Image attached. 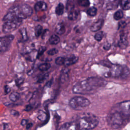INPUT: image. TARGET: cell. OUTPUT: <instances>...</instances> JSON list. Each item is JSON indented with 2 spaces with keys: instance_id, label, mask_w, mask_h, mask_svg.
Instances as JSON below:
<instances>
[{
  "instance_id": "4",
  "label": "cell",
  "mask_w": 130,
  "mask_h": 130,
  "mask_svg": "<svg viewBox=\"0 0 130 130\" xmlns=\"http://www.w3.org/2000/svg\"><path fill=\"white\" fill-rule=\"evenodd\" d=\"M98 117L90 113L80 114L77 118V122L81 129L90 130L94 128L99 124Z\"/></svg>"
},
{
  "instance_id": "45",
  "label": "cell",
  "mask_w": 130,
  "mask_h": 130,
  "mask_svg": "<svg viewBox=\"0 0 130 130\" xmlns=\"http://www.w3.org/2000/svg\"><path fill=\"white\" fill-rule=\"evenodd\" d=\"M9 128V124L7 123L4 124V130H7Z\"/></svg>"
},
{
  "instance_id": "21",
  "label": "cell",
  "mask_w": 130,
  "mask_h": 130,
  "mask_svg": "<svg viewBox=\"0 0 130 130\" xmlns=\"http://www.w3.org/2000/svg\"><path fill=\"white\" fill-rule=\"evenodd\" d=\"M20 94L16 91L12 92L9 95L10 100L12 102H16L20 98Z\"/></svg>"
},
{
  "instance_id": "14",
  "label": "cell",
  "mask_w": 130,
  "mask_h": 130,
  "mask_svg": "<svg viewBox=\"0 0 130 130\" xmlns=\"http://www.w3.org/2000/svg\"><path fill=\"white\" fill-rule=\"evenodd\" d=\"M47 9V5L46 4L42 1L37 2L35 5V10L36 12L44 11Z\"/></svg>"
},
{
  "instance_id": "6",
  "label": "cell",
  "mask_w": 130,
  "mask_h": 130,
  "mask_svg": "<svg viewBox=\"0 0 130 130\" xmlns=\"http://www.w3.org/2000/svg\"><path fill=\"white\" fill-rule=\"evenodd\" d=\"M22 20L14 19L5 21L3 25V31L5 33L11 32L17 28L22 23Z\"/></svg>"
},
{
  "instance_id": "25",
  "label": "cell",
  "mask_w": 130,
  "mask_h": 130,
  "mask_svg": "<svg viewBox=\"0 0 130 130\" xmlns=\"http://www.w3.org/2000/svg\"><path fill=\"white\" fill-rule=\"evenodd\" d=\"M50 67H51V66L49 63H44L41 64L39 66L38 69L41 71H47L48 70H49L50 69Z\"/></svg>"
},
{
  "instance_id": "39",
  "label": "cell",
  "mask_w": 130,
  "mask_h": 130,
  "mask_svg": "<svg viewBox=\"0 0 130 130\" xmlns=\"http://www.w3.org/2000/svg\"><path fill=\"white\" fill-rule=\"evenodd\" d=\"M10 113H11L12 115H13V116H19V112H18V111H16V110H11Z\"/></svg>"
},
{
  "instance_id": "26",
  "label": "cell",
  "mask_w": 130,
  "mask_h": 130,
  "mask_svg": "<svg viewBox=\"0 0 130 130\" xmlns=\"http://www.w3.org/2000/svg\"><path fill=\"white\" fill-rule=\"evenodd\" d=\"M87 14L91 17H94L95 16L96 14H97V9L96 8L92 7L89 8L87 11Z\"/></svg>"
},
{
  "instance_id": "34",
  "label": "cell",
  "mask_w": 130,
  "mask_h": 130,
  "mask_svg": "<svg viewBox=\"0 0 130 130\" xmlns=\"http://www.w3.org/2000/svg\"><path fill=\"white\" fill-rule=\"evenodd\" d=\"M58 51L57 49L53 48V49H51L49 50V51H48L47 53L49 55H54L57 54L58 53Z\"/></svg>"
},
{
  "instance_id": "2",
  "label": "cell",
  "mask_w": 130,
  "mask_h": 130,
  "mask_svg": "<svg viewBox=\"0 0 130 130\" xmlns=\"http://www.w3.org/2000/svg\"><path fill=\"white\" fill-rule=\"evenodd\" d=\"M32 13V9L30 6L26 4L18 5L11 8L3 18L4 21L14 19H24L30 17Z\"/></svg>"
},
{
  "instance_id": "15",
  "label": "cell",
  "mask_w": 130,
  "mask_h": 130,
  "mask_svg": "<svg viewBox=\"0 0 130 130\" xmlns=\"http://www.w3.org/2000/svg\"><path fill=\"white\" fill-rule=\"evenodd\" d=\"M79 11L73 9L69 11L68 14V18L71 20H75L78 17Z\"/></svg>"
},
{
  "instance_id": "17",
  "label": "cell",
  "mask_w": 130,
  "mask_h": 130,
  "mask_svg": "<svg viewBox=\"0 0 130 130\" xmlns=\"http://www.w3.org/2000/svg\"><path fill=\"white\" fill-rule=\"evenodd\" d=\"M129 73L130 71L128 67H127L126 66H123L122 73L120 78L122 79H125L128 77V76L129 75Z\"/></svg>"
},
{
  "instance_id": "5",
  "label": "cell",
  "mask_w": 130,
  "mask_h": 130,
  "mask_svg": "<svg viewBox=\"0 0 130 130\" xmlns=\"http://www.w3.org/2000/svg\"><path fill=\"white\" fill-rule=\"evenodd\" d=\"M90 104V102L88 99L81 96H74L72 98L69 102L70 106L72 109L76 110H79L87 107Z\"/></svg>"
},
{
  "instance_id": "29",
  "label": "cell",
  "mask_w": 130,
  "mask_h": 130,
  "mask_svg": "<svg viewBox=\"0 0 130 130\" xmlns=\"http://www.w3.org/2000/svg\"><path fill=\"white\" fill-rule=\"evenodd\" d=\"M78 4L82 7H87L90 5L89 0H78Z\"/></svg>"
},
{
  "instance_id": "23",
  "label": "cell",
  "mask_w": 130,
  "mask_h": 130,
  "mask_svg": "<svg viewBox=\"0 0 130 130\" xmlns=\"http://www.w3.org/2000/svg\"><path fill=\"white\" fill-rule=\"evenodd\" d=\"M68 71L69 70L67 69H65L64 70L62 71L60 76V80L62 83L64 82L68 79V77H69Z\"/></svg>"
},
{
  "instance_id": "18",
  "label": "cell",
  "mask_w": 130,
  "mask_h": 130,
  "mask_svg": "<svg viewBox=\"0 0 130 130\" xmlns=\"http://www.w3.org/2000/svg\"><path fill=\"white\" fill-rule=\"evenodd\" d=\"M60 38L56 35H52L49 39V43L52 45H56L58 44Z\"/></svg>"
},
{
  "instance_id": "8",
  "label": "cell",
  "mask_w": 130,
  "mask_h": 130,
  "mask_svg": "<svg viewBox=\"0 0 130 130\" xmlns=\"http://www.w3.org/2000/svg\"><path fill=\"white\" fill-rule=\"evenodd\" d=\"M114 107L123 114L130 118V100L120 102Z\"/></svg>"
},
{
  "instance_id": "7",
  "label": "cell",
  "mask_w": 130,
  "mask_h": 130,
  "mask_svg": "<svg viewBox=\"0 0 130 130\" xmlns=\"http://www.w3.org/2000/svg\"><path fill=\"white\" fill-rule=\"evenodd\" d=\"M14 39V36L12 35L2 37L0 39V50L1 52L7 51Z\"/></svg>"
},
{
  "instance_id": "27",
  "label": "cell",
  "mask_w": 130,
  "mask_h": 130,
  "mask_svg": "<svg viewBox=\"0 0 130 130\" xmlns=\"http://www.w3.org/2000/svg\"><path fill=\"white\" fill-rule=\"evenodd\" d=\"M43 27L40 25H38L35 28V36L36 37H39L42 32Z\"/></svg>"
},
{
  "instance_id": "33",
  "label": "cell",
  "mask_w": 130,
  "mask_h": 130,
  "mask_svg": "<svg viewBox=\"0 0 130 130\" xmlns=\"http://www.w3.org/2000/svg\"><path fill=\"white\" fill-rule=\"evenodd\" d=\"M46 115L44 112L42 111H39L38 115V119H39L40 120H45L46 119Z\"/></svg>"
},
{
  "instance_id": "30",
  "label": "cell",
  "mask_w": 130,
  "mask_h": 130,
  "mask_svg": "<svg viewBox=\"0 0 130 130\" xmlns=\"http://www.w3.org/2000/svg\"><path fill=\"white\" fill-rule=\"evenodd\" d=\"M20 32L21 35H22V39L24 41H26L27 40L28 38L27 36V33H26V30L25 28H22L21 29H20Z\"/></svg>"
},
{
  "instance_id": "32",
  "label": "cell",
  "mask_w": 130,
  "mask_h": 130,
  "mask_svg": "<svg viewBox=\"0 0 130 130\" xmlns=\"http://www.w3.org/2000/svg\"><path fill=\"white\" fill-rule=\"evenodd\" d=\"M103 37V33L102 31H100L95 34L94 35V39L98 41H100Z\"/></svg>"
},
{
  "instance_id": "12",
  "label": "cell",
  "mask_w": 130,
  "mask_h": 130,
  "mask_svg": "<svg viewBox=\"0 0 130 130\" xmlns=\"http://www.w3.org/2000/svg\"><path fill=\"white\" fill-rule=\"evenodd\" d=\"M118 45V46L122 49H124L127 47L128 45V41L127 40V37L124 33H122L120 35V40Z\"/></svg>"
},
{
  "instance_id": "40",
  "label": "cell",
  "mask_w": 130,
  "mask_h": 130,
  "mask_svg": "<svg viewBox=\"0 0 130 130\" xmlns=\"http://www.w3.org/2000/svg\"><path fill=\"white\" fill-rule=\"evenodd\" d=\"M23 81H24V79L23 78H19V79H17L16 81V84L17 85H19V84H21V83H22Z\"/></svg>"
},
{
  "instance_id": "28",
  "label": "cell",
  "mask_w": 130,
  "mask_h": 130,
  "mask_svg": "<svg viewBox=\"0 0 130 130\" xmlns=\"http://www.w3.org/2000/svg\"><path fill=\"white\" fill-rule=\"evenodd\" d=\"M67 9L69 11L74 9V3L73 0H69L67 4Z\"/></svg>"
},
{
  "instance_id": "13",
  "label": "cell",
  "mask_w": 130,
  "mask_h": 130,
  "mask_svg": "<svg viewBox=\"0 0 130 130\" xmlns=\"http://www.w3.org/2000/svg\"><path fill=\"white\" fill-rule=\"evenodd\" d=\"M78 60V57L75 56H71L70 57L65 58L63 66L65 67H68L76 63Z\"/></svg>"
},
{
  "instance_id": "11",
  "label": "cell",
  "mask_w": 130,
  "mask_h": 130,
  "mask_svg": "<svg viewBox=\"0 0 130 130\" xmlns=\"http://www.w3.org/2000/svg\"><path fill=\"white\" fill-rule=\"evenodd\" d=\"M104 22V21L103 19H99L96 21L93 22L90 27V30L93 32H95L100 30L103 26Z\"/></svg>"
},
{
  "instance_id": "42",
  "label": "cell",
  "mask_w": 130,
  "mask_h": 130,
  "mask_svg": "<svg viewBox=\"0 0 130 130\" xmlns=\"http://www.w3.org/2000/svg\"><path fill=\"white\" fill-rule=\"evenodd\" d=\"M110 44H106L104 46V49L105 50H108L110 48Z\"/></svg>"
},
{
  "instance_id": "38",
  "label": "cell",
  "mask_w": 130,
  "mask_h": 130,
  "mask_svg": "<svg viewBox=\"0 0 130 130\" xmlns=\"http://www.w3.org/2000/svg\"><path fill=\"white\" fill-rule=\"evenodd\" d=\"M4 91H5V93L6 94H8L11 91V88L8 85H5L4 86Z\"/></svg>"
},
{
  "instance_id": "19",
  "label": "cell",
  "mask_w": 130,
  "mask_h": 130,
  "mask_svg": "<svg viewBox=\"0 0 130 130\" xmlns=\"http://www.w3.org/2000/svg\"><path fill=\"white\" fill-rule=\"evenodd\" d=\"M64 6L62 3H59L55 9V13L57 15L59 16L63 13Z\"/></svg>"
},
{
  "instance_id": "41",
  "label": "cell",
  "mask_w": 130,
  "mask_h": 130,
  "mask_svg": "<svg viewBox=\"0 0 130 130\" xmlns=\"http://www.w3.org/2000/svg\"><path fill=\"white\" fill-rule=\"evenodd\" d=\"M32 106H31V105H27V106H26V107H25V111H30L31 109H32Z\"/></svg>"
},
{
  "instance_id": "35",
  "label": "cell",
  "mask_w": 130,
  "mask_h": 130,
  "mask_svg": "<svg viewBox=\"0 0 130 130\" xmlns=\"http://www.w3.org/2000/svg\"><path fill=\"white\" fill-rule=\"evenodd\" d=\"M48 77V73H46V74H44L43 75H42V76H41V77L38 79V83H41V82H42L44 81Z\"/></svg>"
},
{
  "instance_id": "36",
  "label": "cell",
  "mask_w": 130,
  "mask_h": 130,
  "mask_svg": "<svg viewBox=\"0 0 130 130\" xmlns=\"http://www.w3.org/2000/svg\"><path fill=\"white\" fill-rule=\"evenodd\" d=\"M46 47H41L39 49V51H38L37 57H39L40 56L42 55L43 54V53L44 52V51L46 50Z\"/></svg>"
},
{
  "instance_id": "31",
  "label": "cell",
  "mask_w": 130,
  "mask_h": 130,
  "mask_svg": "<svg viewBox=\"0 0 130 130\" xmlns=\"http://www.w3.org/2000/svg\"><path fill=\"white\" fill-rule=\"evenodd\" d=\"M65 58L62 57H58L55 59V63L57 65H63Z\"/></svg>"
},
{
  "instance_id": "10",
  "label": "cell",
  "mask_w": 130,
  "mask_h": 130,
  "mask_svg": "<svg viewBox=\"0 0 130 130\" xmlns=\"http://www.w3.org/2000/svg\"><path fill=\"white\" fill-rule=\"evenodd\" d=\"M58 130H81V129L77 122H70L63 124Z\"/></svg>"
},
{
  "instance_id": "37",
  "label": "cell",
  "mask_w": 130,
  "mask_h": 130,
  "mask_svg": "<svg viewBox=\"0 0 130 130\" xmlns=\"http://www.w3.org/2000/svg\"><path fill=\"white\" fill-rule=\"evenodd\" d=\"M126 24L125 23V21H120L119 23H118V28H123L125 27Z\"/></svg>"
},
{
  "instance_id": "43",
  "label": "cell",
  "mask_w": 130,
  "mask_h": 130,
  "mask_svg": "<svg viewBox=\"0 0 130 130\" xmlns=\"http://www.w3.org/2000/svg\"><path fill=\"white\" fill-rule=\"evenodd\" d=\"M27 120H26V119H22L21 121V124L23 126L26 125L27 124Z\"/></svg>"
},
{
  "instance_id": "9",
  "label": "cell",
  "mask_w": 130,
  "mask_h": 130,
  "mask_svg": "<svg viewBox=\"0 0 130 130\" xmlns=\"http://www.w3.org/2000/svg\"><path fill=\"white\" fill-rule=\"evenodd\" d=\"M123 66L114 64L112 65L110 67L109 72V76L113 77H120L122 71L123 70Z\"/></svg>"
},
{
  "instance_id": "1",
  "label": "cell",
  "mask_w": 130,
  "mask_h": 130,
  "mask_svg": "<svg viewBox=\"0 0 130 130\" xmlns=\"http://www.w3.org/2000/svg\"><path fill=\"white\" fill-rule=\"evenodd\" d=\"M106 81L99 77H92L77 83L73 87V92L76 94H88L98 88L104 86Z\"/></svg>"
},
{
  "instance_id": "44",
  "label": "cell",
  "mask_w": 130,
  "mask_h": 130,
  "mask_svg": "<svg viewBox=\"0 0 130 130\" xmlns=\"http://www.w3.org/2000/svg\"><path fill=\"white\" fill-rule=\"evenodd\" d=\"M32 126V123H29L27 124H26V129H29Z\"/></svg>"
},
{
  "instance_id": "46",
  "label": "cell",
  "mask_w": 130,
  "mask_h": 130,
  "mask_svg": "<svg viewBox=\"0 0 130 130\" xmlns=\"http://www.w3.org/2000/svg\"><path fill=\"white\" fill-rule=\"evenodd\" d=\"M52 80H51L49 82H48L47 84H46V86H47L48 87H50L52 84Z\"/></svg>"
},
{
  "instance_id": "20",
  "label": "cell",
  "mask_w": 130,
  "mask_h": 130,
  "mask_svg": "<svg viewBox=\"0 0 130 130\" xmlns=\"http://www.w3.org/2000/svg\"><path fill=\"white\" fill-rule=\"evenodd\" d=\"M55 31H56V33L59 35H62V34H64L66 31L64 25L61 23L58 24L56 27Z\"/></svg>"
},
{
  "instance_id": "22",
  "label": "cell",
  "mask_w": 130,
  "mask_h": 130,
  "mask_svg": "<svg viewBox=\"0 0 130 130\" xmlns=\"http://www.w3.org/2000/svg\"><path fill=\"white\" fill-rule=\"evenodd\" d=\"M118 4V0H109L107 4V7L108 9H114V8L116 7Z\"/></svg>"
},
{
  "instance_id": "24",
  "label": "cell",
  "mask_w": 130,
  "mask_h": 130,
  "mask_svg": "<svg viewBox=\"0 0 130 130\" xmlns=\"http://www.w3.org/2000/svg\"><path fill=\"white\" fill-rule=\"evenodd\" d=\"M123 17V13L121 10H118L114 14L113 17L115 20H119L122 18Z\"/></svg>"
},
{
  "instance_id": "16",
  "label": "cell",
  "mask_w": 130,
  "mask_h": 130,
  "mask_svg": "<svg viewBox=\"0 0 130 130\" xmlns=\"http://www.w3.org/2000/svg\"><path fill=\"white\" fill-rule=\"evenodd\" d=\"M120 5L123 10H129L130 9V0H120Z\"/></svg>"
},
{
  "instance_id": "3",
  "label": "cell",
  "mask_w": 130,
  "mask_h": 130,
  "mask_svg": "<svg viewBox=\"0 0 130 130\" xmlns=\"http://www.w3.org/2000/svg\"><path fill=\"white\" fill-rule=\"evenodd\" d=\"M130 118L123 114L114 106L110 111L107 117L109 125L113 128L118 129L124 126Z\"/></svg>"
}]
</instances>
